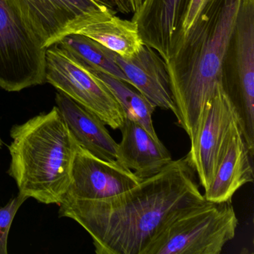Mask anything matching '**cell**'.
I'll list each match as a JSON object with an SVG mask.
<instances>
[{
    "label": "cell",
    "instance_id": "obj_2",
    "mask_svg": "<svg viewBox=\"0 0 254 254\" xmlns=\"http://www.w3.org/2000/svg\"><path fill=\"white\" fill-rule=\"evenodd\" d=\"M242 0H215L166 62L178 124L192 140L208 102L223 84Z\"/></svg>",
    "mask_w": 254,
    "mask_h": 254
},
{
    "label": "cell",
    "instance_id": "obj_5",
    "mask_svg": "<svg viewBox=\"0 0 254 254\" xmlns=\"http://www.w3.org/2000/svg\"><path fill=\"white\" fill-rule=\"evenodd\" d=\"M45 80L114 130L124 124L126 115L108 87L57 44L46 50Z\"/></svg>",
    "mask_w": 254,
    "mask_h": 254
},
{
    "label": "cell",
    "instance_id": "obj_3",
    "mask_svg": "<svg viewBox=\"0 0 254 254\" xmlns=\"http://www.w3.org/2000/svg\"><path fill=\"white\" fill-rule=\"evenodd\" d=\"M8 174L19 194L60 205L69 190L78 144L57 107L13 126Z\"/></svg>",
    "mask_w": 254,
    "mask_h": 254
},
{
    "label": "cell",
    "instance_id": "obj_9",
    "mask_svg": "<svg viewBox=\"0 0 254 254\" xmlns=\"http://www.w3.org/2000/svg\"><path fill=\"white\" fill-rule=\"evenodd\" d=\"M236 121L234 108L221 84L203 111L187 155L204 190L212 181Z\"/></svg>",
    "mask_w": 254,
    "mask_h": 254
},
{
    "label": "cell",
    "instance_id": "obj_10",
    "mask_svg": "<svg viewBox=\"0 0 254 254\" xmlns=\"http://www.w3.org/2000/svg\"><path fill=\"white\" fill-rule=\"evenodd\" d=\"M142 181L117 160H102L78 145L64 198L104 200L133 188Z\"/></svg>",
    "mask_w": 254,
    "mask_h": 254
},
{
    "label": "cell",
    "instance_id": "obj_23",
    "mask_svg": "<svg viewBox=\"0 0 254 254\" xmlns=\"http://www.w3.org/2000/svg\"><path fill=\"white\" fill-rule=\"evenodd\" d=\"M2 139H1V136H0V149L2 148Z\"/></svg>",
    "mask_w": 254,
    "mask_h": 254
},
{
    "label": "cell",
    "instance_id": "obj_17",
    "mask_svg": "<svg viewBox=\"0 0 254 254\" xmlns=\"http://www.w3.org/2000/svg\"><path fill=\"white\" fill-rule=\"evenodd\" d=\"M82 64V63H81ZM87 66L109 89L123 109L126 119L142 126L156 140H160L153 124V114L156 107L130 84L102 71Z\"/></svg>",
    "mask_w": 254,
    "mask_h": 254
},
{
    "label": "cell",
    "instance_id": "obj_13",
    "mask_svg": "<svg viewBox=\"0 0 254 254\" xmlns=\"http://www.w3.org/2000/svg\"><path fill=\"white\" fill-rule=\"evenodd\" d=\"M115 60L132 87L156 108L175 113L166 62L154 50L144 44L132 57L116 54Z\"/></svg>",
    "mask_w": 254,
    "mask_h": 254
},
{
    "label": "cell",
    "instance_id": "obj_21",
    "mask_svg": "<svg viewBox=\"0 0 254 254\" xmlns=\"http://www.w3.org/2000/svg\"><path fill=\"white\" fill-rule=\"evenodd\" d=\"M104 3L108 5V6H115L118 11L123 14H128L130 13L127 0H100Z\"/></svg>",
    "mask_w": 254,
    "mask_h": 254
},
{
    "label": "cell",
    "instance_id": "obj_22",
    "mask_svg": "<svg viewBox=\"0 0 254 254\" xmlns=\"http://www.w3.org/2000/svg\"><path fill=\"white\" fill-rule=\"evenodd\" d=\"M144 1L145 0H127V3H128L130 12L133 13V14L136 12L139 7L143 3Z\"/></svg>",
    "mask_w": 254,
    "mask_h": 254
},
{
    "label": "cell",
    "instance_id": "obj_6",
    "mask_svg": "<svg viewBox=\"0 0 254 254\" xmlns=\"http://www.w3.org/2000/svg\"><path fill=\"white\" fill-rule=\"evenodd\" d=\"M46 50L7 0H0V87L20 92L46 83Z\"/></svg>",
    "mask_w": 254,
    "mask_h": 254
},
{
    "label": "cell",
    "instance_id": "obj_7",
    "mask_svg": "<svg viewBox=\"0 0 254 254\" xmlns=\"http://www.w3.org/2000/svg\"><path fill=\"white\" fill-rule=\"evenodd\" d=\"M234 75L223 87L251 154H254V0H242L230 43Z\"/></svg>",
    "mask_w": 254,
    "mask_h": 254
},
{
    "label": "cell",
    "instance_id": "obj_1",
    "mask_svg": "<svg viewBox=\"0 0 254 254\" xmlns=\"http://www.w3.org/2000/svg\"><path fill=\"white\" fill-rule=\"evenodd\" d=\"M187 156L133 188L100 200L64 198L59 216L76 221L98 254H141L177 209L204 200Z\"/></svg>",
    "mask_w": 254,
    "mask_h": 254
},
{
    "label": "cell",
    "instance_id": "obj_20",
    "mask_svg": "<svg viewBox=\"0 0 254 254\" xmlns=\"http://www.w3.org/2000/svg\"><path fill=\"white\" fill-rule=\"evenodd\" d=\"M214 1L215 0H191L188 11H187L185 18H184V23H183L181 38H180L178 43L185 36L186 34L191 29V28L194 26V23L197 21L202 11L205 9V8L209 4L214 2Z\"/></svg>",
    "mask_w": 254,
    "mask_h": 254
},
{
    "label": "cell",
    "instance_id": "obj_16",
    "mask_svg": "<svg viewBox=\"0 0 254 254\" xmlns=\"http://www.w3.org/2000/svg\"><path fill=\"white\" fill-rule=\"evenodd\" d=\"M76 34L94 40L123 58L132 57L144 46L137 25L120 18L108 6L93 13Z\"/></svg>",
    "mask_w": 254,
    "mask_h": 254
},
{
    "label": "cell",
    "instance_id": "obj_14",
    "mask_svg": "<svg viewBox=\"0 0 254 254\" xmlns=\"http://www.w3.org/2000/svg\"><path fill=\"white\" fill-rule=\"evenodd\" d=\"M120 130L122 139L117 143L116 160L139 178L156 175L173 160L161 141L156 140L135 122L126 119Z\"/></svg>",
    "mask_w": 254,
    "mask_h": 254
},
{
    "label": "cell",
    "instance_id": "obj_18",
    "mask_svg": "<svg viewBox=\"0 0 254 254\" xmlns=\"http://www.w3.org/2000/svg\"><path fill=\"white\" fill-rule=\"evenodd\" d=\"M57 45L66 50L83 64L102 71L130 84L127 77L116 62L117 53L94 40L79 34H71L62 38Z\"/></svg>",
    "mask_w": 254,
    "mask_h": 254
},
{
    "label": "cell",
    "instance_id": "obj_8",
    "mask_svg": "<svg viewBox=\"0 0 254 254\" xmlns=\"http://www.w3.org/2000/svg\"><path fill=\"white\" fill-rule=\"evenodd\" d=\"M7 1L45 49L76 34L95 11L108 6L100 0Z\"/></svg>",
    "mask_w": 254,
    "mask_h": 254
},
{
    "label": "cell",
    "instance_id": "obj_11",
    "mask_svg": "<svg viewBox=\"0 0 254 254\" xmlns=\"http://www.w3.org/2000/svg\"><path fill=\"white\" fill-rule=\"evenodd\" d=\"M191 0H145L132 17L142 42L165 62L173 56Z\"/></svg>",
    "mask_w": 254,
    "mask_h": 254
},
{
    "label": "cell",
    "instance_id": "obj_4",
    "mask_svg": "<svg viewBox=\"0 0 254 254\" xmlns=\"http://www.w3.org/2000/svg\"><path fill=\"white\" fill-rule=\"evenodd\" d=\"M231 201L204 200L171 214L141 254H218L236 235Z\"/></svg>",
    "mask_w": 254,
    "mask_h": 254
},
{
    "label": "cell",
    "instance_id": "obj_15",
    "mask_svg": "<svg viewBox=\"0 0 254 254\" xmlns=\"http://www.w3.org/2000/svg\"><path fill=\"white\" fill-rule=\"evenodd\" d=\"M56 103L80 146L102 160H116L117 142L110 134L106 125L97 116L62 92L56 93Z\"/></svg>",
    "mask_w": 254,
    "mask_h": 254
},
{
    "label": "cell",
    "instance_id": "obj_19",
    "mask_svg": "<svg viewBox=\"0 0 254 254\" xmlns=\"http://www.w3.org/2000/svg\"><path fill=\"white\" fill-rule=\"evenodd\" d=\"M27 198L18 194L7 204L0 207V254H8V238L10 228L17 211Z\"/></svg>",
    "mask_w": 254,
    "mask_h": 254
},
{
    "label": "cell",
    "instance_id": "obj_12",
    "mask_svg": "<svg viewBox=\"0 0 254 254\" xmlns=\"http://www.w3.org/2000/svg\"><path fill=\"white\" fill-rule=\"evenodd\" d=\"M253 159L237 120L212 181L204 190V198L216 203L231 201L241 187L254 181Z\"/></svg>",
    "mask_w": 254,
    "mask_h": 254
}]
</instances>
